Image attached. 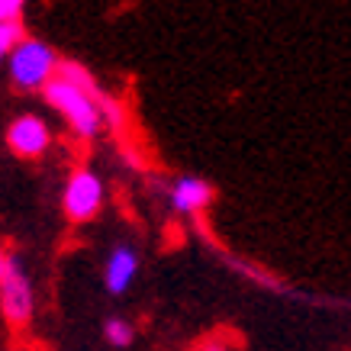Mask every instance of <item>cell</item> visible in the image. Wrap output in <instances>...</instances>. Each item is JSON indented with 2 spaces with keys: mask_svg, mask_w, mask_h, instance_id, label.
I'll use <instances>...</instances> for the list:
<instances>
[{
  "mask_svg": "<svg viewBox=\"0 0 351 351\" xmlns=\"http://www.w3.org/2000/svg\"><path fill=\"white\" fill-rule=\"evenodd\" d=\"M43 94H45V100H49V107L58 110L64 117V123L71 126V132H77L81 138H90L100 132V126H104V113H100L104 94H87V90L68 84L62 77H55Z\"/></svg>",
  "mask_w": 351,
  "mask_h": 351,
  "instance_id": "6da1fadb",
  "label": "cell"
},
{
  "mask_svg": "<svg viewBox=\"0 0 351 351\" xmlns=\"http://www.w3.org/2000/svg\"><path fill=\"white\" fill-rule=\"evenodd\" d=\"M10 77L13 84L23 87V90H45L58 77V68H62V58L52 52V45H45L43 39H23L16 45V52L10 55Z\"/></svg>",
  "mask_w": 351,
  "mask_h": 351,
  "instance_id": "7a4b0ae2",
  "label": "cell"
},
{
  "mask_svg": "<svg viewBox=\"0 0 351 351\" xmlns=\"http://www.w3.org/2000/svg\"><path fill=\"white\" fill-rule=\"evenodd\" d=\"M104 181L97 178L90 168H77L68 184H64V193H62V206H64V216L71 223H90L100 210H104Z\"/></svg>",
  "mask_w": 351,
  "mask_h": 351,
  "instance_id": "3957f363",
  "label": "cell"
},
{
  "mask_svg": "<svg viewBox=\"0 0 351 351\" xmlns=\"http://www.w3.org/2000/svg\"><path fill=\"white\" fill-rule=\"evenodd\" d=\"M0 313L10 326H26L36 313V293H32V280L26 277L20 261H13L7 280L0 284Z\"/></svg>",
  "mask_w": 351,
  "mask_h": 351,
  "instance_id": "277c9868",
  "label": "cell"
},
{
  "mask_svg": "<svg viewBox=\"0 0 351 351\" xmlns=\"http://www.w3.org/2000/svg\"><path fill=\"white\" fill-rule=\"evenodd\" d=\"M49 142H52V129L45 123L43 117H32V113H23L10 123L7 129V145L13 149V155H20V158H36V155H43L49 149Z\"/></svg>",
  "mask_w": 351,
  "mask_h": 351,
  "instance_id": "5b68a950",
  "label": "cell"
},
{
  "mask_svg": "<svg viewBox=\"0 0 351 351\" xmlns=\"http://www.w3.org/2000/svg\"><path fill=\"white\" fill-rule=\"evenodd\" d=\"M138 274V252L132 245H117L104 261V287L113 297H123Z\"/></svg>",
  "mask_w": 351,
  "mask_h": 351,
  "instance_id": "8992f818",
  "label": "cell"
},
{
  "mask_svg": "<svg viewBox=\"0 0 351 351\" xmlns=\"http://www.w3.org/2000/svg\"><path fill=\"white\" fill-rule=\"evenodd\" d=\"M168 200L178 213H187V216L200 213V210H206L213 203V184L197 178V174H184V178H178L171 184Z\"/></svg>",
  "mask_w": 351,
  "mask_h": 351,
  "instance_id": "52a82bcc",
  "label": "cell"
},
{
  "mask_svg": "<svg viewBox=\"0 0 351 351\" xmlns=\"http://www.w3.org/2000/svg\"><path fill=\"white\" fill-rule=\"evenodd\" d=\"M104 339L113 345V348H129L132 339H136V329H132V322L123 319V316H110L104 322Z\"/></svg>",
  "mask_w": 351,
  "mask_h": 351,
  "instance_id": "ba28073f",
  "label": "cell"
},
{
  "mask_svg": "<svg viewBox=\"0 0 351 351\" xmlns=\"http://www.w3.org/2000/svg\"><path fill=\"white\" fill-rule=\"evenodd\" d=\"M26 39V29H23L20 20L13 23H0V62H10V55L16 52V45Z\"/></svg>",
  "mask_w": 351,
  "mask_h": 351,
  "instance_id": "9c48e42d",
  "label": "cell"
},
{
  "mask_svg": "<svg viewBox=\"0 0 351 351\" xmlns=\"http://www.w3.org/2000/svg\"><path fill=\"white\" fill-rule=\"evenodd\" d=\"M100 113H104V123H107V126H123V123H126L123 107H119L117 100H110L107 94H104V100H100Z\"/></svg>",
  "mask_w": 351,
  "mask_h": 351,
  "instance_id": "30bf717a",
  "label": "cell"
},
{
  "mask_svg": "<svg viewBox=\"0 0 351 351\" xmlns=\"http://www.w3.org/2000/svg\"><path fill=\"white\" fill-rule=\"evenodd\" d=\"M23 7H26V0H0V23L20 20Z\"/></svg>",
  "mask_w": 351,
  "mask_h": 351,
  "instance_id": "8fae6325",
  "label": "cell"
},
{
  "mask_svg": "<svg viewBox=\"0 0 351 351\" xmlns=\"http://www.w3.org/2000/svg\"><path fill=\"white\" fill-rule=\"evenodd\" d=\"M13 261H16V258H13L10 252H7V248H3V245H0V284H3V280H7V274H10Z\"/></svg>",
  "mask_w": 351,
  "mask_h": 351,
  "instance_id": "7c38bea8",
  "label": "cell"
},
{
  "mask_svg": "<svg viewBox=\"0 0 351 351\" xmlns=\"http://www.w3.org/2000/svg\"><path fill=\"white\" fill-rule=\"evenodd\" d=\"M200 351H229L226 345H219V341H210V345H203Z\"/></svg>",
  "mask_w": 351,
  "mask_h": 351,
  "instance_id": "4fadbf2b",
  "label": "cell"
}]
</instances>
